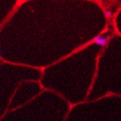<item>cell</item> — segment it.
Here are the masks:
<instances>
[{"mask_svg": "<svg viewBox=\"0 0 121 121\" xmlns=\"http://www.w3.org/2000/svg\"><path fill=\"white\" fill-rule=\"evenodd\" d=\"M108 39H109V38L107 36H98V37L94 38L93 42L96 45L101 47H104L108 42Z\"/></svg>", "mask_w": 121, "mask_h": 121, "instance_id": "1", "label": "cell"}, {"mask_svg": "<svg viewBox=\"0 0 121 121\" xmlns=\"http://www.w3.org/2000/svg\"><path fill=\"white\" fill-rule=\"evenodd\" d=\"M105 15L106 17H110L112 16V13H111V11L110 10H106L105 11Z\"/></svg>", "mask_w": 121, "mask_h": 121, "instance_id": "2", "label": "cell"}, {"mask_svg": "<svg viewBox=\"0 0 121 121\" xmlns=\"http://www.w3.org/2000/svg\"><path fill=\"white\" fill-rule=\"evenodd\" d=\"M0 57H1V52H0Z\"/></svg>", "mask_w": 121, "mask_h": 121, "instance_id": "3", "label": "cell"}]
</instances>
